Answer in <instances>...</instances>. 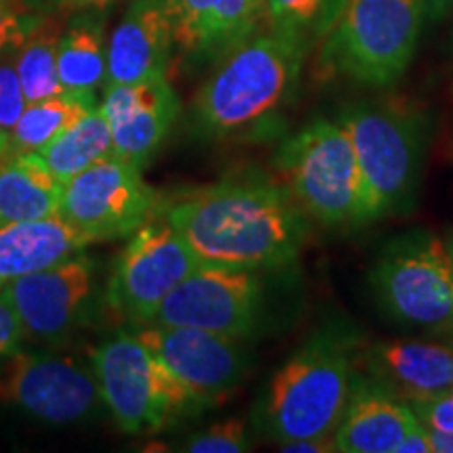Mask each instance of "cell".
Wrapping results in <instances>:
<instances>
[{
  "mask_svg": "<svg viewBox=\"0 0 453 453\" xmlns=\"http://www.w3.org/2000/svg\"><path fill=\"white\" fill-rule=\"evenodd\" d=\"M90 242L61 214L0 226V281L38 273L84 252Z\"/></svg>",
  "mask_w": 453,
  "mask_h": 453,
  "instance_id": "d6986e66",
  "label": "cell"
},
{
  "mask_svg": "<svg viewBox=\"0 0 453 453\" xmlns=\"http://www.w3.org/2000/svg\"><path fill=\"white\" fill-rule=\"evenodd\" d=\"M101 399L127 434L160 433L202 405L141 342L134 330L105 338L88 355Z\"/></svg>",
  "mask_w": 453,
  "mask_h": 453,
  "instance_id": "277c9868",
  "label": "cell"
},
{
  "mask_svg": "<svg viewBox=\"0 0 453 453\" xmlns=\"http://www.w3.org/2000/svg\"><path fill=\"white\" fill-rule=\"evenodd\" d=\"M307 57L300 27L271 26L246 38L219 61L191 104L197 137L223 141L252 137L267 128L296 88Z\"/></svg>",
  "mask_w": 453,
  "mask_h": 453,
  "instance_id": "7a4b0ae2",
  "label": "cell"
},
{
  "mask_svg": "<svg viewBox=\"0 0 453 453\" xmlns=\"http://www.w3.org/2000/svg\"><path fill=\"white\" fill-rule=\"evenodd\" d=\"M61 185L113 154L111 130L101 105L34 151Z\"/></svg>",
  "mask_w": 453,
  "mask_h": 453,
  "instance_id": "603a6c76",
  "label": "cell"
},
{
  "mask_svg": "<svg viewBox=\"0 0 453 453\" xmlns=\"http://www.w3.org/2000/svg\"><path fill=\"white\" fill-rule=\"evenodd\" d=\"M365 365L407 401L453 388V349L443 344L390 340L367 350Z\"/></svg>",
  "mask_w": 453,
  "mask_h": 453,
  "instance_id": "ac0fdd59",
  "label": "cell"
},
{
  "mask_svg": "<svg viewBox=\"0 0 453 453\" xmlns=\"http://www.w3.org/2000/svg\"><path fill=\"white\" fill-rule=\"evenodd\" d=\"M61 183L34 151L0 160V226L59 214Z\"/></svg>",
  "mask_w": 453,
  "mask_h": 453,
  "instance_id": "44dd1931",
  "label": "cell"
},
{
  "mask_svg": "<svg viewBox=\"0 0 453 453\" xmlns=\"http://www.w3.org/2000/svg\"><path fill=\"white\" fill-rule=\"evenodd\" d=\"M21 340H24V327L17 319L7 296L0 294V361L15 349H19Z\"/></svg>",
  "mask_w": 453,
  "mask_h": 453,
  "instance_id": "4dcf8cb0",
  "label": "cell"
},
{
  "mask_svg": "<svg viewBox=\"0 0 453 453\" xmlns=\"http://www.w3.org/2000/svg\"><path fill=\"white\" fill-rule=\"evenodd\" d=\"M0 403L47 426L90 422L105 410L90 364L44 349H15L0 361Z\"/></svg>",
  "mask_w": 453,
  "mask_h": 453,
  "instance_id": "ba28073f",
  "label": "cell"
},
{
  "mask_svg": "<svg viewBox=\"0 0 453 453\" xmlns=\"http://www.w3.org/2000/svg\"><path fill=\"white\" fill-rule=\"evenodd\" d=\"M428 433L430 443H433V453H453V434L434 433V430H428Z\"/></svg>",
  "mask_w": 453,
  "mask_h": 453,
  "instance_id": "d590c367",
  "label": "cell"
},
{
  "mask_svg": "<svg viewBox=\"0 0 453 453\" xmlns=\"http://www.w3.org/2000/svg\"><path fill=\"white\" fill-rule=\"evenodd\" d=\"M395 453H433V443H430V433L428 428L420 422L416 428H411L410 433L401 439V443L396 445Z\"/></svg>",
  "mask_w": 453,
  "mask_h": 453,
  "instance_id": "d6a6232c",
  "label": "cell"
},
{
  "mask_svg": "<svg viewBox=\"0 0 453 453\" xmlns=\"http://www.w3.org/2000/svg\"><path fill=\"white\" fill-rule=\"evenodd\" d=\"M3 288H4V283H3V281H0V294H3Z\"/></svg>",
  "mask_w": 453,
  "mask_h": 453,
  "instance_id": "f35d334b",
  "label": "cell"
},
{
  "mask_svg": "<svg viewBox=\"0 0 453 453\" xmlns=\"http://www.w3.org/2000/svg\"><path fill=\"white\" fill-rule=\"evenodd\" d=\"M7 150H9V133L0 130V160H3V156L7 154Z\"/></svg>",
  "mask_w": 453,
  "mask_h": 453,
  "instance_id": "8d00e7d4",
  "label": "cell"
},
{
  "mask_svg": "<svg viewBox=\"0 0 453 453\" xmlns=\"http://www.w3.org/2000/svg\"><path fill=\"white\" fill-rule=\"evenodd\" d=\"M370 281L384 311L424 332L453 330V265L434 235L416 234L390 243Z\"/></svg>",
  "mask_w": 453,
  "mask_h": 453,
  "instance_id": "9c48e42d",
  "label": "cell"
},
{
  "mask_svg": "<svg viewBox=\"0 0 453 453\" xmlns=\"http://www.w3.org/2000/svg\"><path fill=\"white\" fill-rule=\"evenodd\" d=\"M95 107H97L95 95L67 93V90L36 104H27L19 122L9 133L7 151H38Z\"/></svg>",
  "mask_w": 453,
  "mask_h": 453,
  "instance_id": "cb8c5ba5",
  "label": "cell"
},
{
  "mask_svg": "<svg viewBox=\"0 0 453 453\" xmlns=\"http://www.w3.org/2000/svg\"><path fill=\"white\" fill-rule=\"evenodd\" d=\"M447 250H449V258H451V265H453V240L447 243Z\"/></svg>",
  "mask_w": 453,
  "mask_h": 453,
  "instance_id": "74e56055",
  "label": "cell"
},
{
  "mask_svg": "<svg viewBox=\"0 0 453 453\" xmlns=\"http://www.w3.org/2000/svg\"><path fill=\"white\" fill-rule=\"evenodd\" d=\"M180 449L189 453H243L250 449V439H248L246 424L231 418L191 434Z\"/></svg>",
  "mask_w": 453,
  "mask_h": 453,
  "instance_id": "484cf974",
  "label": "cell"
},
{
  "mask_svg": "<svg viewBox=\"0 0 453 453\" xmlns=\"http://www.w3.org/2000/svg\"><path fill=\"white\" fill-rule=\"evenodd\" d=\"M410 407L428 430L453 434V388L413 399L410 401Z\"/></svg>",
  "mask_w": 453,
  "mask_h": 453,
  "instance_id": "83f0119b",
  "label": "cell"
},
{
  "mask_svg": "<svg viewBox=\"0 0 453 453\" xmlns=\"http://www.w3.org/2000/svg\"><path fill=\"white\" fill-rule=\"evenodd\" d=\"M418 424L420 420L410 403L384 390L361 388L350 395L334 441L342 453H395L401 439Z\"/></svg>",
  "mask_w": 453,
  "mask_h": 453,
  "instance_id": "ffe728a7",
  "label": "cell"
},
{
  "mask_svg": "<svg viewBox=\"0 0 453 453\" xmlns=\"http://www.w3.org/2000/svg\"><path fill=\"white\" fill-rule=\"evenodd\" d=\"M353 395L347 340L317 334L273 373L257 410L263 434L277 443L332 434Z\"/></svg>",
  "mask_w": 453,
  "mask_h": 453,
  "instance_id": "3957f363",
  "label": "cell"
},
{
  "mask_svg": "<svg viewBox=\"0 0 453 453\" xmlns=\"http://www.w3.org/2000/svg\"><path fill=\"white\" fill-rule=\"evenodd\" d=\"M113 156L145 168L177 122L180 104L166 76L105 88L101 101Z\"/></svg>",
  "mask_w": 453,
  "mask_h": 453,
  "instance_id": "9a60e30c",
  "label": "cell"
},
{
  "mask_svg": "<svg viewBox=\"0 0 453 453\" xmlns=\"http://www.w3.org/2000/svg\"><path fill=\"white\" fill-rule=\"evenodd\" d=\"M27 105L15 61L0 59V130L11 133Z\"/></svg>",
  "mask_w": 453,
  "mask_h": 453,
  "instance_id": "4316f807",
  "label": "cell"
},
{
  "mask_svg": "<svg viewBox=\"0 0 453 453\" xmlns=\"http://www.w3.org/2000/svg\"><path fill=\"white\" fill-rule=\"evenodd\" d=\"M134 334L189 390L202 410L223 403L250 367L243 338L162 324L141 326Z\"/></svg>",
  "mask_w": 453,
  "mask_h": 453,
  "instance_id": "5bb4252c",
  "label": "cell"
},
{
  "mask_svg": "<svg viewBox=\"0 0 453 453\" xmlns=\"http://www.w3.org/2000/svg\"><path fill=\"white\" fill-rule=\"evenodd\" d=\"M424 7H426V19L434 21L449 13L453 9V0H424Z\"/></svg>",
  "mask_w": 453,
  "mask_h": 453,
  "instance_id": "e575fe53",
  "label": "cell"
},
{
  "mask_svg": "<svg viewBox=\"0 0 453 453\" xmlns=\"http://www.w3.org/2000/svg\"><path fill=\"white\" fill-rule=\"evenodd\" d=\"M424 19V0H347L326 42V64L355 82L390 87L410 67Z\"/></svg>",
  "mask_w": 453,
  "mask_h": 453,
  "instance_id": "8992f818",
  "label": "cell"
},
{
  "mask_svg": "<svg viewBox=\"0 0 453 453\" xmlns=\"http://www.w3.org/2000/svg\"><path fill=\"white\" fill-rule=\"evenodd\" d=\"M263 313L258 271L200 265L168 294L151 324L197 327L246 340Z\"/></svg>",
  "mask_w": 453,
  "mask_h": 453,
  "instance_id": "4fadbf2b",
  "label": "cell"
},
{
  "mask_svg": "<svg viewBox=\"0 0 453 453\" xmlns=\"http://www.w3.org/2000/svg\"><path fill=\"white\" fill-rule=\"evenodd\" d=\"M3 294L24 327V338L61 344L99 317L97 263L76 254L53 267L7 281Z\"/></svg>",
  "mask_w": 453,
  "mask_h": 453,
  "instance_id": "7c38bea8",
  "label": "cell"
},
{
  "mask_svg": "<svg viewBox=\"0 0 453 453\" xmlns=\"http://www.w3.org/2000/svg\"><path fill=\"white\" fill-rule=\"evenodd\" d=\"M41 26V19L17 9L11 0H0V55L19 49L30 34Z\"/></svg>",
  "mask_w": 453,
  "mask_h": 453,
  "instance_id": "f1b7e54d",
  "label": "cell"
},
{
  "mask_svg": "<svg viewBox=\"0 0 453 453\" xmlns=\"http://www.w3.org/2000/svg\"><path fill=\"white\" fill-rule=\"evenodd\" d=\"M273 164L304 214L324 225L364 223L359 166L340 122L315 118L283 141Z\"/></svg>",
  "mask_w": 453,
  "mask_h": 453,
  "instance_id": "5b68a950",
  "label": "cell"
},
{
  "mask_svg": "<svg viewBox=\"0 0 453 453\" xmlns=\"http://www.w3.org/2000/svg\"><path fill=\"white\" fill-rule=\"evenodd\" d=\"M281 451L288 453H327L338 451L336 441H334V433L326 434V437H313V439H298L290 441V443H281Z\"/></svg>",
  "mask_w": 453,
  "mask_h": 453,
  "instance_id": "1f68e13d",
  "label": "cell"
},
{
  "mask_svg": "<svg viewBox=\"0 0 453 453\" xmlns=\"http://www.w3.org/2000/svg\"><path fill=\"white\" fill-rule=\"evenodd\" d=\"M162 217L203 265L281 269L307 237L303 208L263 174H242L187 191L162 206Z\"/></svg>",
  "mask_w": 453,
  "mask_h": 453,
  "instance_id": "6da1fadb",
  "label": "cell"
},
{
  "mask_svg": "<svg viewBox=\"0 0 453 453\" xmlns=\"http://www.w3.org/2000/svg\"><path fill=\"white\" fill-rule=\"evenodd\" d=\"M174 49L196 64L220 61L257 30L260 0H166Z\"/></svg>",
  "mask_w": 453,
  "mask_h": 453,
  "instance_id": "e0dca14e",
  "label": "cell"
},
{
  "mask_svg": "<svg viewBox=\"0 0 453 453\" xmlns=\"http://www.w3.org/2000/svg\"><path fill=\"white\" fill-rule=\"evenodd\" d=\"M174 50L166 0H130L107 42L105 88L166 76Z\"/></svg>",
  "mask_w": 453,
  "mask_h": 453,
  "instance_id": "2e32d148",
  "label": "cell"
},
{
  "mask_svg": "<svg viewBox=\"0 0 453 453\" xmlns=\"http://www.w3.org/2000/svg\"><path fill=\"white\" fill-rule=\"evenodd\" d=\"M61 34L55 27L38 26L24 42L15 57V70L19 76L27 104L49 99L65 93L57 72V47Z\"/></svg>",
  "mask_w": 453,
  "mask_h": 453,
  "instance_id": "d4e9b609",
  "label": "cell"
},
{
  "mask_svg": "<svg viewBox=\"0 0 453 453\" xmlns=\"http://www.w3.org/2000/svg\"><path fill=\"white\" fill-rule=\"evenodd\" d=\"M265 4L271 26H290L303 30L319 15L326 0H265Z\"/></svg>",
  "mask_w": 453,
  "mask_h": 453,
  "instance_id": "f546056e",
  "label": "cell"
},
{
  "mask_svg": "<svg viewBox=\"0 0 453 453\" xmlns=\"http://www.w3.org/2000/svg\"><path fill=\"white\" fill-rule=\"evenodd\" d=\"M340 124L353 143L361 174L364 223L395 212L411 196L420 168V122L403 107L359 104Z\"/></svg>",
  "mask_w": 453,
  "mask_h": 453,
  "instance_id": "52a82bcc",
  "label": "cell"
},
{
  "mask_svg": "<svg viewBox=\"0 0 453 453\" xmlns=\"http://www.w3.org/2000/svg\"><path fill=\"white\" fill-rule=\"evenodd\" d=\"M260 3H263V4H265V0H260Z\"/></svg>",
  "mask_w": 453,
  "mask_h": 453,
  "instance_id": "ab89813d",
  "label": "cell"
},
{
  "mask_svg": "<svg viewBox=\"0 0 453 453\" xmlns=\"http://www.w3.org/2000/svg\"><path fill=\"white\" fill-rule=\"evenodd\" d=\"M160 212L143 168L113 154L61 185L59 214L90 243L130 237Z\"/></svg>",
  "mask_w": 453,
  "mask_h": 453,
  "instance_id": "8fae6325",
  "label": "cell"
},
{
  "mask_svg": "<svg viewBox=\"0 0 453 453\" xmlns=\"http://www.w3.org/2000/svg\"><path fill=\"white\" fill-rule=\"evenodd\" d=\"M57 72L67 93L95 95L105 81L107 41L105 21L99 11H81L61 32Z\"/></svg>",
  "mask_w": 453,
  "mask_h": 453,
  "instance_id": "7402d4cb",
  "label": "cell"
},
{
  "mask_svg": "<svg viewBox=\"0 0 453 453\" xmlns=\"http://www.w3.org/2000/svg\"><path fill=\"white\" fill-rule=\"evenodd\" d=\"M200 265L160 212L134 231L118 254L104 292L105 307L128 326L151 324L168 294Z\"/></svg>",
  "mask_w": 453,
  "mask_h": 453,
  "instance_id": "30bf717a",
  "label": "cell"
},
{
  "mask_svg": "<svg viewBox=\"0 0 453 453\" xmlns=\"http://www.w3.org/2000/svg\"><path fill=\"white\" fill-rule=\"evenodd\" d=\"M118 0H53V4L67 11H104Z\"/></svg>",
  "mask_w": 453,
  "mask_h": 453,
  "instance_id": "836d02e7",
  "label": "cell"
}]
</instances>
